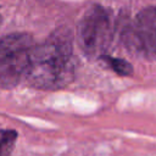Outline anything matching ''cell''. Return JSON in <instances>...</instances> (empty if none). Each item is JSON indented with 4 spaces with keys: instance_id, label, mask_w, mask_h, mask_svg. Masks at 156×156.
I'll use <instances>...</instances> for the list:
<instances>
[{
    "instance_id": "cell-1",
    "label": "cell",
    "mask_w": 156,
    "mask_h": 156,
    "mask_svg": "<svg viewBox=\"0 0 156 156\" xmlns=\"http://www.w3.org/2000/svg\"><path fill=\"white\" fill-rule=\"evenodd\" d=\"M72 77V35L68 28L61 27L34 46L24 78L33 88L54 90L66 85Z\"/></svg>"
},
{
    "instance_id": "cell-2",
    "label": "cell",
    "mask_w": 156,
    "mask_h": 156,
    "mask_svg": "<svg viewBox=\"0 0 156 156\" xmlns=\"http://www.w3.org/2000/svg\"><path fill=\"white\" fill-rule=\"evenodd\" d=\"M33 38L27 33H11L0 39V88L10 89L20 83L28 69Z\"/></svg>"
},
{
    "instance_id": "cell-3",
    "label": "cell",
    "mask_w": 156,
    "mask_h": 156,
    "mask_svg": "<svg viewBox=\"0 0 156 156\" xmlns=\"http://www.w3.org/2000/svg\"><path fill=\"white\" fill-rule=\"evenodd\" d=\"M112 39V17L108 10L91 5L78 26V40L89 57H102Z\"/></svg>"
},
{
    "instance_id": "cell-4",
    "label": "cell",
    "mask_w": 156,
    "mask_h": 156,
    "mask_svg": "<svg viewBox=\"0 0 156 156\" xmlns=\"http://www.w3.org/2000/svg\"><path fill=\"white\" fill-rule=\"evenodd\" d=\"M128 46L144 54H156V6L141 10L133 24L126 30Z\"/></svg>"
},
{
    "instance_id": "cell-5",
    "label": "cell",
    "mask_w": 156,
    "mask_h": 156,
    "mask_svg": "<svg viewBox=\"0 0 156 156\" xmlns=\"http://www.w3.org/2000/svg\"><path fill=\"white\" fill-rule=\"evenodd\" d=\"M101 58H104L106 61V63L119 76H130L133 72V67L129 62H127L123 58H118V57H112V56H106L104 55Z\"/></svg>"
},
{
    "instance_id": "cell-6",
    "label": "cell",
    "mask_w": 156,
    "mask_h": 156,
    "mask_svg": "<svg viewBox=\"0 0 156 156\" xmlns=\"http://www.w3.org/2000/svg\"><path fill=\"white\" fill-rule=\"evenodd\" d=\"M17 133L15 130H1L0 132V156H9L15 140H16Z\"/></svg>"
},
{
    "instance_id": "cell-7",
    "label": "cell",
    "mask_w": 156,
    "mask_h": 156,
    "mask_svg": "<svg viewBox=\"0 0 156 156\" xmlns=\"http://www.w3.org/2000/svg\"><path fill=\"white\" fill-rule=\"evenodd\" d=\"M0 22H1V17H0Z\"/></svg>"
}]
</instances>
